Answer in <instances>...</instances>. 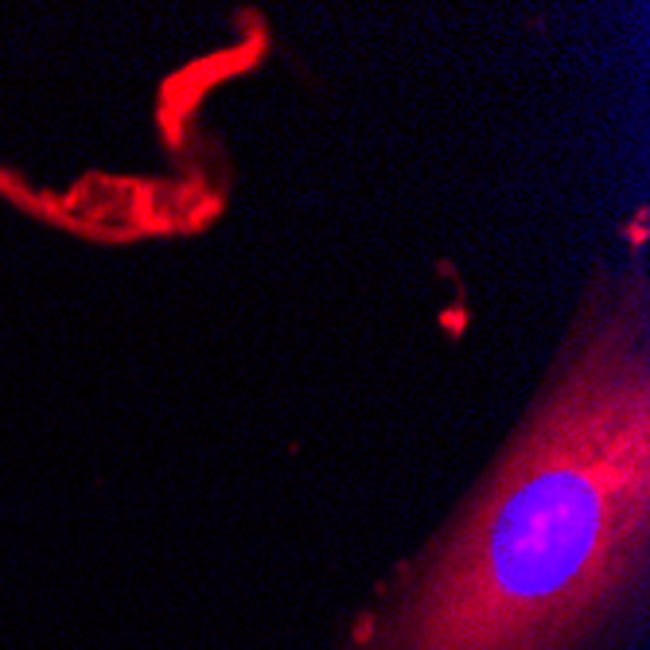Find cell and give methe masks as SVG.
I'll return each mask as SVG.
<instances>
[{"instance_id":"obj_1","label":"cell","mask_w":650,"mask_h":650,"mask_svg":"<svg viewBox=\"0 0 650 650\" xmlns=\"http://www.w3.org/2000/svg\"><path fill=\"white\" fill-rule=\"evenodd\" d=\"M639 320L592 331L468 510L343 650H600L647 584L650 390Z\"/></svg>"}]
</instances>
